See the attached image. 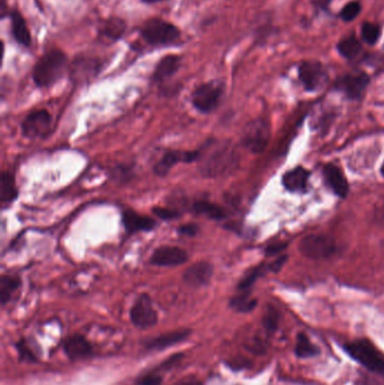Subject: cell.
<instances>
[{"instance_id": "40", "label": "cell", "mask_w": 384, "mask_h": 385, "mask_svg": "<svg viewBox=\"0 0 384 385\" xmlns=\"http://www.w3.org/2000/svg\"><path fill=\"white\" fill-rule=\"evenodd\" d=\"M288 261V255H281L273 261V263H268V268L270 272L279 273L281 269L283 268L285 263Z\"/></svg>"}, {"instance_id": "15", "label": "cell", "mask_w": 384, "mask_h": 385, "mask_svg": "<svg viewBox=\"0 0 384 385\" xmlns=\"http://www.w3.org/2000/svg\"><path fill=\"white\" fill-rule=\"evenodd\" d=\"M214 266L206 261H197L186 268L183 274V280L191 287H203L210 284L213 276Z\"/></svg>"}, {"instance_id": "27", "label": "cell", "mask_w": 384, "mask_h": 385, "mask_svg": "<svg viewBox=\"0 0 384 385\" xmlns=\"http://www.w3.org/2000/svg\"><path fill=\"white\" fill-rule=\"evenodd\" d=\"M267 272H270L268 263H266V265L262 263V265H258V266L253 267L239 280L237 289L239 292H251V289L253 287V284L256 283L257 280L262 278V276H264Z\"/></svg>"}, {"instance_id": "2", "label": "cell", "mask_w": 384, "mask_h": 385, "mask_svg": "<svg viewBox=\"0 0 384 385\" xmlns=\"http://www.w3.org/2000/svg\"><path fill=\"white\" fill-rule=\"evenodd\" d=\"M68 68V58L59 48H52L43 54L35 63L32 78L39 88H48L62 78Z\"/></svg>"}, {"instance_id": "21", "label": "cell", "mask_w": 384, "mask_h": 385, "mask_svg": "<svg viewBox=\"0 0 384 385\" xmlns=\"http://www.w3.org/2000/svg\"><path fill=\"white\" fill-rule=\"evenodd\" d=\"M180 68V58L175 54H168L159 60L152 74V81L162 85L178 72Z\"/></svg>"}, {"instance_id": "11", "label": "cell", "mask_w": 384, "mask_h": 385, "mask_svg": "<svg viewBox=\"0 0 384 385\" xmlns=\"http://www.w3.org/2000/svg\"><path fill=\"white\" fill-rule=\"evenodd\" d=\"M199 158V149L197 150H169L156 162L154 173L158 177H166L171 168L177 164H192L197 162Z\"/></svg>"}, {"instance_id": "44", "label": "cell", "mask_w": 384, "mask_h": 385, "mask_svg": "<svg viewBox=\"0 0 384 385\" xmlns=\"http://www.w3.org/2000/svg\"><path fill=\"white\" fill-rule=\"evenodd\" d=\"M381 175L383 176V177H384V162H383V164H382V166H381Z\"/></svg>"}, {"instance_id": "16", "label": "cell", "mask_w": 384, "mask_h": 385, "mask_svg": "<svg viewBox=\"0 0 384 385\" xmlns=\"http://www.w3.org/2000/svg\"><path fill=\"white\" fill-rule=\"evenodd\" d=\"M63 351L69 360H84L94 356V347L83 334H72L63 341Z\"/></svg>"}, {"instance_id": "26", "label": "cell", "mask_w": 384, "mask_h": 385, "mask_svg": "<svg viewBox=\"0 0 384 385\" xmlns=\"http://www.w3.org/2000/svg\"><path fill=\"white\" fill-rule=\"evenodd\" d=\"M126 31V20L121 18H110L105 20V23L102 24L100 30V35L102 39L110 41V42H115L120 40L123 34Z\"/></svg>"}, {"instance_id": "1", "label": "cell", "mask_w": 384, "mask_h": 385, "mask_svg": "<svg viewBox=\"0 0 384 385\" xmlns=\"http://www.w3.org/2000/svg\"><path fill=\"white\" fill-rule=\"evenodd\" d=\"M199 171L206 178L234 173L239 164L236 147L229 140H208L199 148Z\"/></svg>"}, {"instance_id": "41", "label": "cell", "mask_w": 384, "mask_h": 385, "mask_svg": "<svg viewBox=\"0 0 384 385\" xmlns=\"http://www.w3.org/2000/svg\"><path fill=\"white\" fill-rule=\"evenodd\" d=\"M174 385H203L197 377H185L178 379Z\"/></svg>"}, {"instance_id": "38", "label": "cell", "mask_w": 384, "mask_h": 385, "mask_svg": "<svg viewBox=\"0 0 384 385\" xmlns=\"http://www.w3.org/2000/svg\"><path fill=\"white\" fill-rule=\"evenodd\" d=\"M288 242H284V241H277V242L268 244V246L265 248V255H279V254H282V252L288 248Z\"/></svg>"}, {"instance_id": "23", "label": "cell", "mask_w": 384, "mask_h": 385, "mask_svg": "<svg viewBox=\"0 0 384 385\" xmlns=\"http://www.w3.org/2000/svg\"><path fill=\"white\" fill-rule=\"evenodd\" d=\"M18 197V188L14 174L11 171H3L0 178V203L1 209L5 210L12 205Z\"/></svg>"}, {"instance_id": "24", "label": "cell", "mask_w": 384, "mask_h": 385, "mask_svg": "<svg viewBox=\"0 0 384 385\" xmlns=\"http://www.w3.org/2000/svg\"><path fill=\"white\" fill-rule=\"evenodd\" d=\"M192 211L197 216H206L213 221H223L228 216V213L225 207L220 204H216L213 202L206 201V200H199L195 201L192 205Z\"/></svg>"}, {"instance_id": "12", "label": "cell", "mask_w": 384, "mask_h": 385, "mask_svg": "<svg viewBox=\"0 0 384 385\" xmlns=\"http://www.w3.org/2000/svg\"><path fill=\"white\" fill-rule=\"evenodd\" d=\"M369 84H370V77L365 72H353L339 78L335 84V88L344 93L348 100H357L363 97Z\"/></svg>"}, {"instance_id": "30", "label": "cell", "mask_w": 384, "mask_h": 385, "mask_svg": "<svg viewBox=\"0 0 384 385\" xmlns=\"http://www.w3.org/2000/svg\"><path fill=\"white\" fill-rule=\"evenodd\" d=\"M337 48H338V52L342 54L343 57L348 60H353L359 57V53H361L362 44L356 37H350L340 41Z\"/></svg>"}, {"instance_id": "39", "label": "cell", "mask_w": 384, "mask_h": 385, "mask_svg": "<svg viewBox=\"0 0 384 385\" xmlns=\"http://www.w3.org/2000/svg\"><path fill=\"white\" fill-rule=\"evenodd\" d=\"M199 226L195 223H186L180 226L178 229H177V233L178 235H182V237H195L199 233Z\"/></svg>"}, {"instance_id": "33", "label": "cell", "mask_w": 384, "mask_h": 385, "mask_svg": "<svg viewBox=\"0 0 384 385\" xmlns=\"http://www.w3.org/2000/svg\"><path fill=\"white\" fill-rule=\"evenodd\" d=\"M160 371H161V368L156 367L152 371L140 375L134 385H161L164 377H162Z\"/></svg>"}, {"instance_id": "3", "label": "cell", "mask_w": 384, "mask_h": 385, "mask_svg": "<svg viewBox=\"0 0 384 385\" xmlns=\"http://www.w3.org/2000/svg\"><path fill=\"white\" fill-rule=\"evenodd\" d=\"M140 35L149 46H169L178 42L180 31L175 24L162 18H154L141 26Z\"/></svg>"}, {"instance_id": "43", "label": "cell", "mask_w": 384, "mask_h": 385, "mask_svg": "<svg viewBox=\"0 0 384 385\" xmlns=\"http://www.w3.org/2000/svg\"><path fill=\"white\" fill-rule=\"evenodd\" d=\"M141 1L145 4H156L162 1V0H141Z\"/></svg>"}, {"instance_id": "37", "label": "cell", "mask_w": 384, "mask_h": 385, "mask_svg": "<svg viewBox=\"0 0 384 385\" xmlns=\"http://www.w3.org/2000/svg\"><path fill=\"white\" fill-rule=\"evenodd\" d=\"M18 351L20 354V360H26V362H37V357L33 354V351L29 348V346L26 345L24 341H20L18 344Z\"/></svg>"}, {"instance_id": "29", "label": "cell", "mask_w": 384, "mask_h": 385, "mask_svg": "<svg viewBox=\"0 0 384 385\" xmlns=\"http://www.w3.org/2000/svg\"><path fill=\"white\" fill-rule=\"evenodd\" d=\"M229 306L234 311L248 313L256 308L257 300L251 296V292H239L231 298Z\"/></svg>"}, {"instance_id": "9", "label": "cell", "mask_w": 384, "mask_h": 385, "mask_svg": "<svg viewBox=\"0 0 384 385\" xmlns=\"http://www.w3.org/2000/svg\"><path fill=\"white\" fill-rule=\"evenodd\" d=\"M22 133L27 139H44L51 132L52 115L46 110H37L23 119Z\"/></svg>"}, {"instance_id": "18", "label": "cell", "mask_w": 384, "mask_h": 385, "mask_svg": "<svg viewBox=\"0 0 384 385\" xmlns=\"http://www.w3.org/2000/svg\"><path fill=\"white\" fill-rule=\"evenodd\" d=\"M324 181L331 192L340 199H345L350 192V184L343 170L333 164H326L322 170Z\"/></svg>"}, {"instance_id": "35", "label": "cell", "mask_w": 384, "mask_h": 385, "mask_svg": "<svg viewBox=\"0 0 384 385\" xmlns=\"http://www.w3.org/2000/svg\"><path fill=\"white\" fill-rule=\"evenodd\" d=\"M362 6L359 1H350L347 5H345L344 8L340 12V18L345 22H352L361 14Z\"/></svg>"}, {"instance_id": "7", "label": "cell", "mask_w": 384, "mask_h": 385, "mask_svg": "<svg viewBox=\"0 0 384 385\" xmlns=\"http://www.w3.org/2000/svg\"><path fill=\"white\" fill-rule=\"evenodd\" d=\"M299 250L310 259H326L337 252V244L329 235H310L300 241Z\"/></svg>"}, {"instance_id": "22", "label": "cell", "mask_w": 384, "mask_h": 385, "mask_svg": "<svg viewBox=\"0 0 384 385\" xmlns=\"http://www.w3.org/2000/svg\"><path fill=\"white\" fill-rule=\"evenodd\" d=\"M11 18V32L15 41L20 46L29 48L32 44V34L23 15L18 9H13L9 13Z\"/></svg>"}, {"instance_id": "25", "label": "cell", "mask_w": 384, "mask_h": 385, "mask_svg": "<svg viewBox=\"0 0 384 385\" xmlns=\"http://www.w3.org/2000/svg\"><path fill=\"white\" fill-rule=\"evenodd\" d=\"M22 286V280L18 275L3 274L0 278V304L5 306L14 298Z\"/></svg>"}, {"instance_id": "6", "label": "cell", "mask_w": 384, "mask_h": 385, "mask_svg": "<svg viewBox=\"0 0 384 385\" xmlns=\"http://www.w3.org/2000/svg\"><path fill=\"white\" fill-rule=\"evenodd\" d=\"M270 140V125L265 119H253L242 132L241 143L251 153H262Z\"/></svg>"}, {"instance_id": "42", "label": "cell", "mask_w": 384, "mask_h": 385, "mask_svg": "<svg viewBox=\"0 0 384 385\" xmlns=\"http://www.w3.org/2000/svg\"><path fill=\"white\" fill-rule=\"evenodd\" d=\"M9 9L7 8L6 0H0V18H5L9 15Z\"/></svg>"}, {"instance_id": "28", "label": "cell", "mask_w": 384, "mask_h": 385, "mask_svg": "<svg viewBox=\"0 0 384 385\" xmlns=\"http://www.w3.org/2000/svg\"><path fill=\"white\" fill-rule=\"evenodd\" d=\"M294 353L299 358H311V357H316L320 354V348L318 346L311 343V340L309 339L307 334L300 332L296 337Z\"/></svg>"}, {"instance_id": "8", "label": "cell", "mask_w": 384, "mask_h": 385, "mask_svg": "<svg viewBox=\"0 0 384 385\" xmlns=\"http://www.w3.org/2000/svg\"><path fill=\"white\" fill-rule=\"evenodd\" d=\"M130 319L132 325L141 330H147L156 326L158 322V312L154 309L150 295L143 293L135 300L130 310Z\"/></svg>"}, {"instance_id": "14", "label": "cell", "mask_w": 384, "mask_h": 385, "mask_svg": "<svg viewBox=\"0 0 384 385\" xmlns=\"http://www.w3.org/2000/svg\"><path fill=\"white\" fill-rule=\"evenodd\" d=\"M190 336H191L190 329H178V330L169 332L167 334H159L157 337L147 338V339L143 340V348L149 351H164V349L183 343Z\"/></svg>"}, {"instance_id": "20", "label": "cell", "mask_w": 384, "mask_h": 385, "mask_svg": "<svg viewBox=\"0 0 384 385\" xmlns=\"http://www.w3.org/2000/svg\"><path fill=\"white\" fill-rule=\"evenodd\" d=\"M311 173L305 168L296 167L283 175L282 184L291 192H305L309 187Z\"/></svg>"}, {"instance_id": "34", "label": "cell", "mask_w": 384, "mask_h": 385, "mask_svg": "<svg viewBox=\"0 0 384 385\" xmlns=\"http://www.w3.org/2000/svg\"><path fill=\"white\" fill-rule=\"evenodd\" d=\"M380 37H381V29L376 24L364 23L362 26V37L367 44L370 46L376 44Z\"/></svg>"}, {"instance_id": "5", "label": "cell", "mask_w": 384, "mask_h": 385, "mask_svg": "<svg viewBox=\"0 0 384 385\" xmlns=\"http://www.w3.org/2000/svg\"><path fill=\"white\" fill-rule=\"evenodd\" d=\"M225 95V84L219 80L203 82L194 89L191 103L197 112L210 114L216 111L223 102Z\"/></svg>"}, {"instance_id": "32", "label": "cell", "mask_w": 384, "mask_h": 385, "mask_svg": "<svg viewBox=\"0 0 384 385\" xmlns=\"http://www.w3.org/2000/svg\"><path fill=\"white\" fill-rule=\"evenodd\" d=\"M279 315L277 309H274L273 306H268L267 310L265 312L264 318H263V325L266 332L268 334H273L277 332L279 327Z\"/></svg>"}, {"instance_id": "36", "label": "cell", "mask_w": 384, "mask_h": 385, "mask_svg": "<svg viewBox=\"0 0 384 385\" xmlns=\"http://www.w3.org/2000/svg\"><path fill=\"white\" fill-rule=\"evenodd\" d=\"M152 213L157 218L164 220V221H173L182 216L180 211L171 209V207H154L152 209Z\"/></svg>"}, {"instance_id": "31", "label": "cell", "mask_w": 384, "mask_h": 385, "mask_svg": "<svg viewBox=\"0 0 384 385\" xmlns=\"http://www.w3.org/2000/svg\"><path fill=\"white\" fill-rule=\"evenodd\" d=\"M134 175V166L128 164H117L111 171V177L117 183H128L133 179Z\"/></svg>"}, {"instance_id": "10", "label": "cell", "mask_w": 384, "mask_h": 385, "mask_svg": "<svg viewBox=\"0 0 384 385\" xmlns=\"http://www.w3.org/2000/svg\"><path fill=\"white\" fill-rule=\"evenodd\" d=\"M299 78L307 91L322 89L328 81V72L318 61H305L299 67Z\"/></svg>"}, {"instance_id": "4", "label": "cell", "mask_w": 384, "mask_h": 385, "mask_svg": "<svg viewBox=\"0 0 384 385\" xmlns=\"http://www.w3.org/2000/svg\"><path fill=\"white\" fill-rule=\"evenodd\" d=\"M344 349L355 362L369 371L384 377V354L371 341L366 339L355 340L345 344Z\"/></svg>"}, {"instance_id": "17", "label": "cell", "mask_w": 384, "mask_h": 385, "mask_svg": "<svg viewBox=\"0 0 384 385\" xmlns=\"http://www.w3.org/2000/svg\"><path fill=\"white\" fill-rule=\"evenodd\" d=\"M100 72V60L80 56L70 67V76L74 82L88 81Z\"/></svg>"}, {"instance_id": "19", "label": "cell", "mask_w": 384, "mask_h": 385, "mask_svg": "<svg viewBox=\"0 0 384 385\" xmlns=\"http://www.w3.org/2000/svg\"><path fill=\"white\" fill-rule=\"evenodd\" d=\"M123 226L130 235L138 233H149L156 228L157 222L148 216H143L133 210H126L122 214Z\"/></svg>"}, {"instance_id": "13", "label": "cell", "mask_w": 384, "mask_h": 385, "mask_svg": "<svg viewBox=\"0 0 384 385\" xmlns=\"http://www.w3.org/2000/svg\"><path fill=\"white\" fill-rule=\"evenodd\" d=\"M190 255L178 246H160L152 252L149 263L157 267H177L187 263Z\"/></svg>"}]
</instances>
